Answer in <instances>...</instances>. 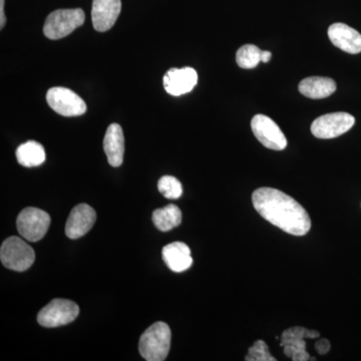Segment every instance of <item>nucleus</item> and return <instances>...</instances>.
Segmentation results:
<instances>
[{
  "label": "nucleus",
  "mask_w": 361,
  "mask_h": 361,
  "mask_svg": "<svg viewBox=\"0 0 361 361\" xmlns=\"http://www.w3.org/2000/svg\"><path fill=\"white\" fill-rule=\"evenodd\" d=\"M252 203L261 217L282 231L304 236L310 231L311 220L302 205L273 188H259L252 195Z\"/></svg>",
  "instance_id": "nucleus-1"
},
{
  "label": "nucleus",
  "mask_w": 361,
  "mask_h": 361,
  "mask_svg": "<svg viewBox=\"0 0 361 361\" xmlns=\"http://www.w3.org/2000/svg\"><path fill=\"white\" fill-rule=\"evenodd\" d=\"M171 338L172 334L167 323H154L140 338V353L148 361L165 360L170 351Z\"/></svg>",
  "instance_id": "nucleus-2"
},
{
  "label": "nucleus",
  "mask_w": 361,
  "mask_h": 361,
  "mask_svg": "<svg viewBox=\"0 0 361 361\" xmlns=\"http://www.w3.org/2000/svg\"><path fill=\"white\" fill-rule=\"evenodd\" d=\"M85 20V14L82 9H58L45 20L44 35L52 40L63 39L84 25Z\"/></svg>",
  "instance_id": "nucleus-3"
},
{
  "label": "nucleus",
  "mask_w": 361,
  "mask_h": 361,
  "mask_svg": "<svg viewBox=\"0 0 361 361\" xmlns=\"http://www.w3.org/2000/svg\"><path fill=\"white\" fill-rule=\"evenodd\" d=\"M0 259L2 264L8 269L23 272L32 267L35 253L32 247L20 237L11 236L2 243Z\"/></svg>",
  "instance_id": "nucleus-4"
},
{
  "label": "nucleus",
  "mask_w": 361,
  "mask_h": 361,
  "mask_svg": "<svg viewBox=\"0 0 361 361\" xmlns=\"http://www.w3.org/2000/svg\"><path fill=\"white\" fill-rule=\"evenodd\" d=\"M80 314L77 303L68 299H54L37 315V322L47 329L63 326L75 322Z\"/></svg>",
  "instance_id": "nucleus-5"
},
{
  "label": "nucleus",
  "mask_w": 361,
  "mask_h": 361,
  "mask_svg": "<svg viewBox=\"0 0 361 361\" xmlns=\"http://www.w3.org/2000/svg\"><path fill=\"white\" fill-rule=\"evenodd\" d=\"M16 225L21 237L30 242H37L47 234L51 216L39 208L28 207L18 215Z\"/></svg>",
  "instance_id": "nucleus-6"
},
{
  "label": "nucleus",
  "mask_w": 361,
  "mask_h": 361,
  "mask_svg": "<svg viewBox=\"0 0 361 361\" xmlns=\"http://www.w3.org/2000/svg\"><path fill=\"white\" fill-rule=\"evenodd\" d=\"M51 110L63 116H78L87 111V104L75 92L66 87H51L47 94Z\"/></svg>",
  "instance_id": "nucleus-7"
},
{
  "label": "nucleus",
  "mask_w": 361,
  "mask_h": 361,
  "mask_svg": "<svg viewBox=\"0 0 361 361\" xmlns=\"http://www.w3.org/2000/svg\"><path fill=\"white\" fill-rule=\"evenodd\" d=\"M355 123V116L350 114H326L316 118L311 125V132L318 139H334L348 132Z\"/></svg>",
  "instance_id": "nucleus-8"
},
{
  "label": "nucleus",
  "mask_w": 361,
  "mask_h": 361,
  "mask_svg": "<svg viewBox=\"0 0 361 361\" xmlns=\"http://www.w3.org/2000/svg\"><path fill=\"white\" fill-rule=\"evenodd\" d=\"M252 132L267 149L283 151L287 139L276 123L265 115H256L251 121Z\"/></svg>",
  "instance_id": "nucleus-9"
},
{
  "label": "nucleus",
  "mask_w": 361,
  "mask_h": 361,
  "mask_svg": "<svg viewBox=\"0 0 361 361\" xmlns=\"http://www.w3.org/2000/svg\"><path fill=\"white\" fill-rule=\"evenodd\" d=\"M164 87L171 96L179 97L192 92L198 82V73L192 68H171L163 78Z\"/></svg>",
  "instance_id": "nucleus-10"
},
{
  "label": "nucleus",
  "mask_w": 361,
  "mask_h": 361,
  "mask_svg": "<svg viewBox=\"0 0 361 361\" xmlns=\"http://www.w3.org/2000/svg\"><path fill=\"white\" fill-rule=\"evenodd\" d=\"M122 9L121 0H94L92 7V25L97 32H104L110 30Z\"/></svg>",
  "instance_id": "nucleus-11"
},
{
  "label": "nucleus",
  "mask_w": 361,
  "mask_h": 361,
  "mask_svg": "<svg viewBox=\"0 0 361 361\" xmlns=\"http://www.w3.org/2000/svg\"><path fill=\"white\" fill-rule=\"evenodd\" d=\"M97 220L96 211L87 204H80L71 210L66 225L68 238L78 239L92 229Z\"/></svg>",
  "instance_id": "nucleus-12"
},
{
  "label": "nucleus",
  "mask_w": 361,
  "mask_h": 361,
  "mask_svg": "<svg viewBox=\"0 0 361 361\" xmlns=\"http://www.w3.org/2000/svg\"><path fill=\"white\" fill-rule=\"evenodd\" d=\"M329 37L334 47L348 54H356L361 52V35L355 28L334 23L329 28Z\"/></svg>",
  "instance_id": "nucleus-13"
},
{
  "label": "nucleus",
  "mask_w": 361,
  "mask_h": 361,
  "mask_svg": "<svg viewBox=\"0 0 361 361\" xmlns=\"http://www.w3.org/2000/svg\"><path fill=\"white\" fill-rule=\"evenodd\" d=\"M104 149L111 167H120L122 165L125 154V137L122 127L118 123H111L106 130Z\"/></svg>",
  "instance_id": "nucleus-14"
},
{
  "label": "nucleus",
  "mask_w": 361,
  "mask_h": 361,
  "mask_svg": "<svg viewBox=\"0 0 361 361\" xmlns=\"http://www.w3.org/2000/svg\"><path fill=\"white\" fill-rule=\"evenodd\" d=\"M163 259L166 264L174 272H184L193 264L191 249L182 242H174L164 247Z\"/></svg>",
  "instance_id": "nucleus-15"
},
{
  "label": "nucleus",
  "mask_w": 361,
  "mask_h": 361,
  "mask_svg": "<svg viewBox=\"0 0 361 361\" xmlns=\"http://www.w3.org/2000/svg\"><path fill=\"white\" fill-rule=\"evenodd\" d=\"M298 90L301 94L310 99H325L336 92V84L329 78L311 77L301 80Z\"/></svg>",
  "instance_id": "nucleus-16"
},
{
  "label": "nucleus",
  "mask_w": 361,
  "mask_h": 361,
  "mask_svg": "<svg viewBox=\"0 0 361 361\" xmlns=\"http://www.w3.org/2000/svg\"><path fill=\"white\" fill-rule=\"evenodd\" d=\"M16 159L21 166L26 168L37 167L45 161V151L42 145L35 141H28L16 149Z\"/></svg>",
  "instance_id": "nucleus-17"
},
{
  "label": "nucleus",
  "mask_w": 361,
  "mask_h": 361,
  "mask_svg": "<svg viewBox=\"0 0 361 361\" xmlns=\"http://www.w3.org/2000/svg\"><path fill=\"white\" fill-rule=\"evenodd\" d=\"M152 219L157 229L161 232H168L182 223V212L179 207L170 204L164 208L154 211Z\"/></svg>",
  "instance_id": "nucleus-18"
},
{
  "label": "nucleus",
  "mask_w": 361,
  "mask_h": 361,
  "mask_svg": "<svg viewBox=\"0 0 361 361\" xmlns=\"http://www.w3.org/2000/svg\"><path fill=\"white\" fill-rule=\"evenodd\" d=\"M261 51L259 47L254 44H246L240 47L236 54V61L241 68H256L261 61Z\"/></svg>",
  "instance_id": "nucleus-19"
},
{
  "label": "nucleus",
  "mask_w": 361,
  "mask_h": 361,
  "mask_svg": "<svg viewBox=\"0 0 361 361\" xmlns=\"http://www.w3.org/2000/svg\"><path fill=\"white\" fill-rule=\"evenodd\" d=\"M158 189L160 193L171 200L179 199L183 194L182 184L177 178L173 176H164L158 182Z\"/></svg>",
  "instance_id": "nucleus-20"
},
{
  "label": "nucleus",
  "mask_w": 361,
  "mask_h": 361,
  "mask_svg": "<svg viewBox=\"0 0 361 361\" xmlns=\"http://www.w3.org/2000/svg\"><path fill=\"white\" fill-rule=\"evenodd\" d=\"M284 355L290 357L294 361H308L316 360V358H312L308 355L306 351V342L305 339H297V341H292L288 343L284 344L283 346Z\"/></svg>",
  "instance_id": "nucleus-21"
},
{
  "label": "nucleus",
  "mask_w": 361,
  "mask_h": 361,
  "mask_svg": "<svg viewBox=\"0 0 361 361\" xmlns=\"http://www.w3.org/2000/svg\"><path fill=\"white\" fill-rule=\"evenodd\" d=\"M319 336V332L316 330H310L300 326L291 327V329L285 330L282 334L280 345L283 346L284 344L292 341H297V339H314Z\"/></svg>",
  "instance_id": "nucleus-22"
},
{
  "label": "nucleus",
  "mask_w": 361,
  "mask_h": 361,
  "mask_svg": "<svg viewBox=\"0 0 361 361\" xmlns=\"http://www.w3.org/2000/svg\"><path fill=\"white\" fill-rule=\"evenodd\" d=\"M245 360L247 361H276V358L273 357L269 353L267 344L263 341H256L253 345L249 348Z\"/></svg>",
  "instance_id": "nucleus-23"
},
{
  "label": "nucleus",
  "mask_w": 361,
  "mask_h": 361,
  "mask_svg": "<svg viewBox=\"0 0 361 361\" xmlns=\"http://www.w3.org/2000/svg\"><path fill=\"white\" fill-rule=\"evenodd\" d=\"M330 342L327 339H320V341H316L315 349L319 355H324L329 353Z\"/></svg>",
  "instance_id": "nucleus-24"
},
{
  "label": "nucleus",
  "mask_w": 361,
  "mask_h": 361,
  "mask_svg": "<svg viewBox=\"0 0 361 361\" xmlns=\"http://www.w3.org/2000/svg\"><path fill=\"white\" fill-rule=\"evenodd\" d=\"M6 23V14H4V0H0V28H4Z\"/></svg>",
  "instance_id": "nucleus-25"
},
{
  "label": "nucleus",
  "mask_w": 361,
  "mask_h": 361,
  "mask_svg": "<svg viewBox=\"0 0 361 361\" xmlns=\"http://www.w3.org/2000/svg\"><path fill=\"white\" fill-rule=\"evenodd\" d=\"M271 56H272V54H271L270 51H262V54H261V61H262V63H267L268 61H270Z\"/></svg>",
  "instance_id": "nucleus-26"
}]
</instances>
